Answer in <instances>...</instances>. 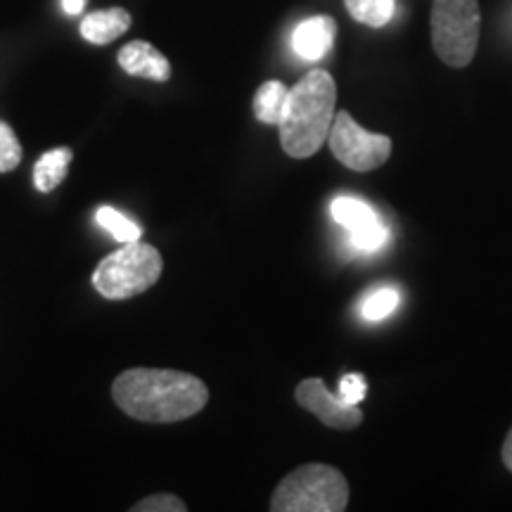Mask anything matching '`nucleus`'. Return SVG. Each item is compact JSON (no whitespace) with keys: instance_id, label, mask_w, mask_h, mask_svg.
I'll return each mask as SVG.
<instances>
[{"instance_id":"nucleus-6","label":"nucleus","mask_w":512,"mask_h":512,"mask_svg":"<svg viewBox=\"0 0 512 512\" xmlns=\"http://www.w3.org/2000/svg\"><path fill=\"white\" fill-rule=\"evenodd\" d=\"M328 145L337 162H342L351 171H358V174L380 169L392 155V138L368 133L344 110L337 112L332 119Z\"/></svg>"},{"instance_id":"nucleus-7","label":"nucleus","mask_w":512,"mask_h":512,"mask_svg":"<svg viewBox=\"0 0 512 512\" xmlns=\"http://www.w3.org/2000/svg\"><path fill=\"white\" fill-rule=\"evenodd\" d=\"M294 399L304 411L316 415L323 425L332 427V430H354L363 422L361 408L332 394L320 377H309V380L299 382L294 389Z\"/></svg>"},{"instance_id":"nucleus-3","label":"nucleus","mask_w":512,"mask_h":512,"mask_svg":"<svg viewBox=\"0 0 512 512\" xmlns=\"http://www.w3.org/2000/svg\"><path fill=\"white\" fill-rule=\"evenodd\" d=\"M349 505L347 477L332 465L306 463L275 486L273 512H342Z\"/></svg>"},{"instance_id":"nucleus-4","label":"nucleus","mask_w":512,"mask_h":512,"mask_svg":"<svg viewBox=\"0 0 512 512\" xmlns=\"http://www.w3.org/2000/svg\"><path fill=\"white\" fill-rule=\"evenodd\" d=\"M164 259L157 247L147 242H124L117 252L107 254L93 271V287L100 297L112 302L138 297L162 278Z\"/></svg>"},{"instance_id":"nucleus-10","label":"nucleus","mask_w":512,"mask_h":512,"mask_svg":"<svg viewBox=\"0 0 512 512\" xmlns=\"http://www.w3.org/2000/svg\"><path fill=\"white\" fill-rule=\"evenodd\" d=\"M337 36V22L328 15L309 17L294 29L292 48L302 60L316 62L330 53Z\"/></svg>"},{"instance_id":"nucleus-17","label":"nucleus","mask_w":512,"mask_h":512,"mask_svg":"<svg viewBox=\"0 0 512 512\" xmlns=\"http://www.w3.org/2000/svg\"><path fill=\"white\" fill-rule=\"evenodd\" d=\"M22 143L10 124L0 121V174H10L22 164Z\"/></svg>"},{"instance_id":"nucleus-19","label":"nucleus","mask_w":512,"mask_h":512,"mask_svg":"<svg viewBox=\"0 0 512 512\" xmlns=\"http://www.w3.org/2000/svg\"><path fill=\"white\" fill-rule=\"evenodd\" d=\"M368 394V384H366V377L358 375V373H349L344 375L342 380H339V399L347 401V403H361L366 399Z\"/></svg>"},{"instance_id":"nucleus-11","label":"nucleus","mask_w":512,"mask_h":512,"mask_svg":"<svg viewBox=\"0 0 512 512\" xmlns=\"http://www.w3.org/2000/svg\"><path fill=\"white\" fill-rule=\"evenodd\" d=\"M131 22V12L124 8L98 10L91 12L88 17H83L81 36L86 38L88 43H93V46H107V43L124 36L126 31L131 29Z\"/></svg>"},{"instance_id":"nucleus-18","label":"nucleus","mask_w":512,"mask_h":512,"mask_svg":"<svg viewBox=\"0 0 512 512\" xmlns=\"http://www.w3.org/2000/svg\"><path fill=\"white\" fill-rule=\"evenodd\" d=\"M133 512H185L188 505H185L183 498H178L174 494H152L138 501L131 508Z\"/></svg>"},{"instance_id":"nucleus-20","label":"nucleus","mask_w":512,"mask_h":512,"mask_svg":"<svg viewBox=\"0 0 512 512\" xmlns=\"http://www.w3.org/2000/svg\"><path fill=\"white\" fill-rule=\"evenodd\" d=\"M503 465L512 472V427H510L508 437H505V441H503Z\"/></svg>"},{"instance_id":"nucleus-12","label":"nucleus","mask_w":512,"mask_h":512,"mask_svg":"<svg viewBox=\"0 0 512 512\" xmlns=\"http://www.w3.org/2000/svg\"><path fill=\"white\" fill-rule=\"evenodd\" d=\"M74 152L69 147H55V150L46 152L38 157L34 166V185L38 192H53L60 188L64 178H67L69 164H72Z\"/></svg>"},{"instance_id":"nucleus-1","label":"nucleus","mask_w":512,"mask_h":512,"mask_svg":"<svg viewBox=\"0 0 512 512\" xmlns=\"http://www.w3.org/2000/svg\"><path fill=\"white\" fill-rule=\"evenodd\" d=\"M112 399L128 418L171 425L207 408L209 387L183 370L128 368L114 380Z\"/></svg>"},{"instance_id":"nucleus-15","label":"nucleus","mask_w":512,"mask_h":512,"mask_svg":"<svg viewBox=\"0 0 512 512\" xmlns=\"http://www.w3.org/2000/svg\"><path fill=\"white\" fill-rule=\"evenodd\" d=\"M95 221H98V226L105 228L107 233L119 242H136L140 240V235H143L140 226H136L128 216L121 214L119 209L107 207V204L105 207H98V211H95Z\"/></svg>"},{"instance_id":"nucleus-16","label":"nucleus","mask_w":512,"mask_h":512,"mask_svg":"<svg viewBox=\"0 0 512 512\" xmlns=\"http://www.w3.org/2000/svg\"><path fill=\"white\" fill-rule=\"evenodd\" d=\"M401 304V294L394 290V287H382V290H375L368 294L361 304V316L366 320H382L392 316L396 306Z\"/></svg>"},{"instance_id":"nucleus-8","label":"nucleus","mask_w":512,"mask_h":512,"mask_svg":"<svg viewBox=\"0 0 512 512\" xmlns=\"http://www.w3.org/2000/svg\"><path fill=\"white\" fill-rule=\"evenodd\" d=\"M330 214L349 233L351 245L358 252H377L389 238V230L368 202L356 197H337L330 204Z\"/></svg>"},{"instance_id":"nucleus-9","label":"nucleus","mask_w":512,"mask_h":512,"mask_svg":"<svg viewBox=\"0 0 512 512\" xmlns=\"http://www.w3.org/2000/svg\"><path fill=\"white\" fill-rule=\"evenodd\" d=\"M119 67L138 79L166 83L171 79V62L147 41H131L119 50Z\"/></svg>"},{"instance_id":"nucleus-13","label":"nucleus","mask_w":512,"mask_h":512,"mask_svg":"<svg viewBox=\"0 0 512 512\" xmlns=\"http://www.w3.org/2000/svg\"><path fill=\"white\" fill-rule=\"evenodd\" d=\"M287 93H290V88H287L283 81L261 83L259 91L254 95V117L259 119L261 124L278 126L285 112Z\"/></svg>"},{"instance_id":"nucleus-2","label":"nucleus","mask_w":512,"mask_h":512,"mask_svg":"<svg viewBox=\"0 0 512 512\" xmlns=\"http://www.w3.org/2000/svg\"><path fill=\"white\" fill-rule=\"evenodd\" d=\"M337 86L325 69H311L290 88L280 119V145L292 159H309L328 143L335 119Z\"/></svg>"},{"instance_id":"nucleus-14","label":"nucleus","mask_w":512,"mask_h":512,"mask_svg":"<svg viewBox=\"0 0 512 512\" xmlns=\"http://www.w3.org/2000/svg\"><path fill=\"white\" fill-rule=\"evenodd\" d=\"M349 15L366 27L380 29L394 17L396 0H344Z\"/></svg>"},{"instance_id":"nucleus-21","label":"nucleus","mask_w":512,"mask_h":512,"mask_svg":"<svg viewBox=\"0 0 512 512\" xmlns=\"http://www.w3.org/2000/svg\"><path fill=\"white\" fill-rule=\"evenodd\" d=\"M83 5H86V0H62V8L67 15H79Z\"/></svg>"},{"instance_id":"nucleus-5","label":"nucleus","mask_w":512,"mask_h":512,"mask_svg":"<svg viewBox=\"0 0 512 512\" xmlns=\"http://www.w3.org/2000/svg\"><path fill=\"white\" fill-rule=\"evenodd\" d=\"M477 0H434L432 5V46L439 60L453 69L472 62L479 43Z\"/></svg>"}]
</instances>
